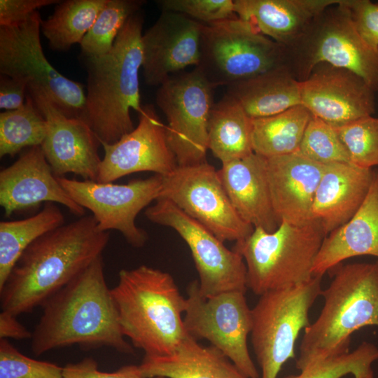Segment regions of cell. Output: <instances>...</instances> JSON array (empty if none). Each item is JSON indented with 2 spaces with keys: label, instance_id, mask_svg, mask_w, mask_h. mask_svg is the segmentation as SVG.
Here are the masks:
<instances>
[{
  "label": "cell",
  "instance_id": "cell-19",
  "mask_svg": "<svg viewBox=\"0 0 378 378\" xmlns=\"http://www.w3.org/2000/svg\"><path fill=\"white\" fill-rule=\"evenodd\" d=\"M203 25L182 14L162 11L141 37V69L147 85L160 86L186 67L197 66Z\"/></svg>",
  "mask_w": 378,
  "mask_h": 378
},
{
  "label": "cell",
  "instance_id": "cell-39",
  "mask_svg": "<svg viewBox=\"0 0 378 378\" xmlns=\"http://www.w3.org/2000/svg\"><path fill=\"white\" fill-rule=\"evenodd\" d=\"M354 25L362 38L378 49V3L370 0H346Z\"/></svg>",
  "mask_w": 378,
  "mask_h": 378
},
{
  "label": "cell",
  "instance_id": "cell-40",
  "mask_svg": "<svg viewBox=\"0 0 378 378\" xmlns=\"http://www.w3.org/2000/svg\"><path fill=\"white\" fill-rule=\"evenodd\" d=\"M63 378H146L139 365H125L113 372H102L97 363L92 358H85L76 363H69L63 368ZM153 378H164L156 377Z\"/></svg>",
  "mask_w": 378,
  "mask_h": 378
},
{
  "label": "cell",
  "instance_id": "cell-15",
  "mask_svg": "<svg viewBox=\"0 0 378 378\" xmlns=\"http://www.w3.org/2000/svg\"><path fill=\"white\" fill-rule=\"evenodd\" d=\"M57 179L74 202L92 213L100 231L117 230L131 246H144L147 233L136 225L135 219L142 209L160 197L161 175L155 174L120 185L64 176Z\"/></svg>",
  "mask_w": 378,
  "mask_h": 378
},
{
  "label": "cell",
  "instance_id": "cell-24",
  "mask_svg": "<svg viewBox=\"0 0 378 378\" xmlns=\"http://www.w3.org/2000/svg\"><path fill=\"white\" fill-rule=\"evenodd\" d=\"M360 255L378 258V172L359 209L323 240L312 275L323 276L344 260Z\"/></svg>",
  "mask_w": 378,
  "mask_h": 378
},
{
  "label": "cell",
  "instance_id": "cell-41",
  "mask_svg": "<svg viewBox=\"0 0 378 378\" xmlns=\"http://www.w3.org/2000/svg\"><path fill=\"white\" fill-rule=\"evenodd\" d=\"M59 0H0V26H9L27 19L38 8L57 4Z\"/></svg>",
  "mask_w": 378,
  "mask_h": 378
},
{
  "label": "cell",
  "instance_id": "cell-8",
  "mask_svg": "<svg viewBox=\"0 0 378 378\" xmlns=\"http://www.w3.org/2000/svg\"><path fill=\"white\" fill-rule=\"evenodd\" d=\"M281 66L284 46L251 22L236 16L203 25L200 59L195 67L214 88L227 87Z\"/></svg>",
  "mask_w": 378,
  "mask_h": 378
},
{
  "label": "cell",
  "instance_id": "cell-33",
  "mask_svg": "<svg viewBox=\"0 0 378 378\" xmlns=\"http://www.w3.org/2000/svg\"><path fill=\"white\" fill-rule=\"evenodd\" d=\"M143 0H108L80 43L84 57H98L111 50L127 20L145 4Z\"/></svg>",
  "mask_w": 378,
  "mask_h": 378
},
{
  "label": "cell",
  "instance_id": "cell-36",
  "mask_svg": "<svg viewBox=\"0 0 378 378\" xmlns=\"http://www.w3.org/2000/svg\"><path fill=\"white\" fill-rule=\"evenodd\" d=\"M378 360V348L364 342L352 352L316 361L301 370L299 374L284 378H341L348 374L354 377L371 369Z\"/></svg>",
  "mask_w": 378,
  "mask_h": 378
},
{
  "label": "cell",
  "instance_id": "cell-28",
  "mask_svg": "<svg viewBox=\"0 0 378 378\" xmlns=\"http://www.w3.org/2000/svg\"><path fill=\"white\" fill-rule=\"evenodd\" d=\"M252 119L236 99L225 94L212 108L208 127V147L221 163L253 153Z\"/></svg>",
  "mask_w": 378,
  "mask_h": 378
},
{
  "label": "cell",
  "instance_id": "cell-17",
  "mask_svg": "<svg viewBox=\"0 0 378 378\" xmlns=\"http://www.w3.org/2000/svg\"><path fill=\"white\" fill-rule=\"evenodd\" d=\"M46 118L48 131L41 147L57 177L73 173L97 181L102 159L99 140L83 119L63 114L41 90L27 89Z\"/></svg>",
  "mask_w": 378,
  "mask_h": 378
},
{
  "label": "cell",
  "instance_id": "cell-37",
  "mask_svg": "<svg viewBox=\"0 0 378 378\" xmlns=\"http://www.w3.org/2000/svg\"><path fill=\"white\" fill-rule=\"evenodd\" d=\"M0 378H63V368L32 359L6 339L0 340Z\"/></svg>",
  "mask_w": 378,
  "mask_h": 378
},
{
  "label": "cell",
  "instance_id": "cell-25",
  "mask_svg": "<svg viewBox=\"0 0 378 378\" xmlns=\"http://www.w3.org/2000/svg\"><path fill=\"white\" fill-rule=\"evenodd\" d=\"M342 0H234V12L282 46L297 40L310 23Z\"/></svg>",
  "mask_w": 378,
  "mask_h": 378
},
{
  "label": "cell",
  "instance_id": "cell-27",
  "mask_svg": "<svg viewBox=\"0 0 378 378\" xmlns=\"http://www.w3.org/2000/svg\"><path fill=\"white\" fill-rule=\"evenodd\" d=\"M251 119L272 116L301 104V85L285 67L227 86Z\"/></svg>",
  "mask_w": 378,
  "mask_h": 378
},
{
  "label": "cell",
  "instance_id": "cell-31",
  "mask_svg": "<svg viewBox=\"0 0 378 378\" xmlns=\"http://www.w3.org/2000/svg\"><path fill=\"white\" fill-rule=\"evenodd\" d=\"M108 0H65L41 20V31L51 49L66 51L80 43Z\"/></svg>",
  "mask_w": 378,
  "mask_h": 378
},
{
  "label": "cell",
  "instance_id": "cell-10",
  "mask_svg": "<svg viewBox=\"0 0 378 378\" xmlns=\"http://www.w3.org/2000/svg\"><path fill=\"white\" fill-rule=\"evenodd\" d=\"M41 22L37 10L20 23L0 26L1 74L24 81L27 89L43 91L66 116L83 120V85L49 62L41 43Z\"/></svg>",
  "mask_w": 378,
  "mask_h": 378
},
{
  "label": "cell",
  "instance_id": "cell-14",
  "mask_svg": "<svg viewBox=\"0 0 378 378\" xmlns=\"http://www.w3.org/2000/svg\"><path fill=\"white\" fill-rule=\"evenodd\" d=\"M153 223L174 229L186 241L199 274V287L206 296L227 291H246L247 270L243 257L171 201L159 197L145 211Z\"/></svg>",
  "mask_w": 378,
  "mask_h": 378
},
{
  "label": "cell",
  "instance_id": "cell-4",
  "mask_svg": "<svg viewBox=\"0 0 378 378\" xmlns=\"http://www.w3.org/2000/svg\"><path fill=\"white\" fill-rule=\"evenodd\" d=\"M111 293L124 336L145 356L169 355L188 335L186 298L168 272L144 265L122 270Z\"/></svg>",
  "mask_w": 378,
  "mask_h": 378
},
{
  "label": "cell",
  "instance_id": "cell-1",
  "mask_svg": "<svg viewBox=\"0 0 378 378\" xmlns=\"http://www.w3.org/2000/svg\"><path fill=\"white\" fill-rule=\"evenodd\" d=\"M109 239L92 215L41 236L23 252L0 288L1 310L17 316L41 306L102 256Z\"/></svg>",
  "mask_w": 378,
  "mask_h": 378
},
{
  "label": "cell",
  "instance_id": "cell-32",
  "mask_svg": "<svg viewBox=\"0 0 378 378\" xmlns=\"http://www.w3.org/2000/svg\"><path fill=\"white\" fill-rule=\"evenodd\" d=\"M47 131L46 118L27 93L21 107L0 113V157H13L24 148L41 146Z\"/></svg>",
  "mask_w": 378,
  "mask_h": 378
},
{
  "label": "cell",
  "instance_id": "cell-6",
  "mask_svg": "<svg viewBox=\"0 0 378 378\" xmlns=\"http://www.w3.org/2000/svg\"><path fill=\"white\" fill-rule=\"evenodd\" d=\"M284 48V66L298 81L307 79L318 64L347 69L378 91V49L360 35L346 0L332 5Z\"/></svg>",
  "mask_w": 378,
  "mask_h": 378
},
{
  "label": "cell",
  "instance_id": "cell-11",
  "mask_svg": "<svg viewBox=\"0 0 378 378\" xmlns=\"http://www.w3.org/2000/svg\"><path fill=\"white\" fill-rule=\"evenodd\" d=\"M245 293L234 290L206 296L194 280L187 288L183 323L189 335L206 340L246 377L259 378L247 344L252 313Z\"/></svg>",
  "mask_w": 378,
  "mask_h": 378
},
{
  "label": "cell",
  "instance_id": "cell-16",
  "mask_svg": "<svg viewBox=\"0 0 378 378\" xmlns=\"http://www.w3.org/2000/svg\"><path fill=\"white\" fill-rule=\"evenodd\" d=\"M139 123L130 132L113 144L100 143L104 155L97 181L111 183L126 175L153 172L165 176L178 166L167 136V127L153 105H145Z\"/></svg>",
  "mask_w": 378,
  "mask_h": 378
},
{
  "label": "cell",
  "instance_id": "cell-35",
  "mask_svg": "<svg viewBox=\"0 0 378 378\" xmlns=\"http://www.w3.org/2000/svg\"><path fill=\"white\" fill-rule=\"evenodd\" d=\"M335 128L351 164L368 169L378 165V118L368 115Z\"/></svg>",
  "mask_w": 378,
  "mask_h": 378
},
{
  "label": "cell",
  "instance_id": "cell-3",
  "mask_svg": "<svg viewBox=\"0 0 378 378\" xmlns=\"http://www.w3.org/2000/svg\"><path fill=\"white\" fill-rule=\"evenodd\" d=\"M144 18L132 15L107 54L84 57L87 91L83 120L100 143L113 144L133 130L130 110L141 112L139 73L143 64Z\"/></svg>",
  "mask_w": 378,
  "mask_h": 378
},
{
  "label": "cell",
  "instance_id": "cell-7",
  "mask_svg": "<svg viewBox=\"0 0 378 378\" xmlns=\"http://www.w3.org/2000/svg\"><path fill=\"white\" fill-rule=\"evenodd\" d=\"M326 237L316 220L304 225L282 221L272 232L254 228L247 238L236 242L232 249L245 262L248 288L260 296L309 281Z\"/></svg>",
  "mask_w": 378,
  "mask_h": 378
},
{
  "label": "cell",
  "instance_id": "cell-23",
  "mask_svg": "<svg viewBox=\"0 0 378 378\" xmlns=\"http://www.w3.org/2000/svg\"><path fill=\"white\" fill-rule=\"evenodd\" d=\"M219 178L236 211L254 228L275 231V216L267 176L266 158L255 153L222 164Z\"/></svg>",
  "mask_w": 378,
  "mask_h": 378
},
{
  "label": "cell",
  "instance_id": "cell-34",
  "mask_svg": "<svg viewBox=\"0 0 378 378\" xmlns=\"http://www.w3.org/2000/svg\"><path fill=\"white\" fill-rule=\"evenodd\" d=\"M318 163H351L345 146L335 128L326 122L312 116L297 153Z\"/></svg>",
  "mask_w": 378,
  "mask_h": 378
},
{
  "label": "cell",
  "instance_id": "cell-12",
  "mask_svg": "<svg viewBox=\"0 0 378 378\" xmlns=\"http://www.w3.org/2000/svg\"><path fill=\"white\" fill-rule=\"evenodd\" d=\"M214 90L196 67L172 76L159 86L156 104L167 119V140L178 166L206 162Z\"/></svg>",
  "mask_w": 378,
  "mask_h": 378
},
{
  "label": "cell",
  "instance_id": "cell-43",
  "mask_svg": "<svg viewBox=\"0 0 378 378\" xmlns=\"http://www.w3.org/2000/svg\"><path fill=\"white\" fill-rule=\"evenodd\" d=\"M30 332L16 318V316L1 311L0 313V337L1 339L13 338L22 340L31 337Z\"/></svg>",
  "mask_w": 378,
  "mask_h": 378
},
{
  "label": "cell",
  "instance_id": "cell-38",
  "mask_svg": "<svg viewBox=\"0 0 378 378\" xmlns=\"http://www.w3.org/2000/svg\"><path fill=\"white\" fill-rule=\"evenodd\" d=\"M162 11L182 14L204 24H209L237 16L234 0H160Z\"/></svg>",
  "mask_w": 378,
  "mask_h": 378
},
{
  "label": "cell",
  "instance_id": "cell-20",
  "mask_svg": "<svg viewBox=\"0 0 378 378\" xmlns=\"http://www.w3.org/2000/svg\"><path fill=\"white\" fill-rule=\"evenodd\" d=\"M43 202L61 204L80 217L85 209L58 182L41 146L31 147L0 172V205L9 216L37 208Z\"/></svg>",
  "mask_w": 378,
  "mask_h": 378
},
{
  "label": "cell",
  "instance_id": "cell-30",
  "mask_svg": "<svg viewBox=\"0 0 378 378\" xmlns=\"http://www.w3.org/2000/svg\"><path fill=\"white\" fill-rule=\"evenodd\" d=\"M64 223V216L55 203H46L30 217L0 222V288L19 258L36 239Z\"/></svg>",
  "mask_w": 378,
  "mask_h": 378
},
{
  "label": "cell",
  "instance_id": "cell-2",
  "mask_svg": "<svg viewBox=\"0 0 378 378\" xmlns=\"http://www.w3.org/2000/svg\"><path fill=\"white\" fill-rule=\"evenodd\" d=\"M42 316L31 337L35 356L78 344L85 349L112 347L132 354L104 276L102 255L41 305Z\"/></svg>",
  "mask_w": 378,
  "mask_h": 378
},
{
  "label": "cell",
  "instance_id": "cell-9",
  "mask_svg": "<svg viewBox=\"0 0 378 378\" xmlns=\"http://www.w3.org/2000/svg\"><path fill=\"white\" fill-rule=\"evenodd\" d=\"M322 277L268 291L251 309V338L261 378H276L283 365L295 357V342L310 324L309 312L321 294Z\"/></svg>",
  "mask_w": 378,
  "mask_h": 378
},
{
  "label": "cell",
  "instance_id": "cell-21",
  "mask_svg": "<svg viewBox=\"0 0 378 378\" xmlns=\"http://www.w3.org/2000/svg\"><path fill=\"white\" fill-rule=\"evenodd\" d=\"M325 167L298 153L266 158L272 206L279 224L313 220L314 199Z\"/></svg>",
  "mask_w": 378,
  "mask_h": 378
},
{
  "label": "cell",
  "instance_id": "cell-26",
  "mask_svg": "<svg viewBox=\"0 0 378 378\" xmlns=\"http://www.w3.org/2000/svg\"><path fill=\"white\" fill-rule=\"evenodd\" d=\"M139 367L146 378H248L218 349L189 335L172 354L145 356Z\"/></svg>",
  "mask_w": 378,
  "mask_h": 378
},
{
  "label": "cell",
  "instance_id": "cell-22",
  "mask_svg": "<svg viewBox=\"0 0 378 378\" xmlns=\"http://www.w3.org/2000/svg\"><path fill=\"white\" fill-rule=\"evenodd\" d=\"M376 172L351 163L326 164L317 187L312 218L326 236L346 223L359 209Z\"/></svg>",
  "mask_w": 378,
  "mask_h": 378
},
{
  "label": "cell",
  "instance_id": "cell-44",
  "mask_svg": "<svg viewBox=\"0 0 378 378\" xmlns=\"http://www.w3.org/2000/svg\"><path fill=\"white\" fill-rule=\"evenodd\" d=\"M354 378H374L373 371L371 368L365 372H363L355 376Z\"/></svg>",
  "mask_w": 378,
  "mask_h": 378
},
{
  "label": "cell",
  "instance_id": "cell-5",
  "mask_svg": "<svg viewBox=\"0 0 378 378\" xmlns=\"http://www.w3.org/2000/svg\"><path fill=\"white\" fill-rule=\"evenodd\" d=\"M330 285L322 290L323 306L305 329L296 368L349 352L351 335L378 326V260L337 266ZM334 268V269H335Z\"/></svg>",
  "mask_w": 378,
  "mask_h": 378
},
{
  "label": "cell",
  "instance_id": "cell-13",
  "mask_svg": "<svg viewBox=\"0 0 378 378\" xmlns=\"http://www.w3.org/2000/svg\"><path fill=\"white\" fill-rule=\"evenodd\" d=\"M162 177L159 197L171 201L222 241H242L254 230L236 211L217 170L207 162L177 166Z\"/></svg>",
  "mask_w": 378,
  "mask_h": 378
},
{
  "label": "cell",
  "instance_id": "cell-18",
  "mask_svg": "<svg viewBox=\"0 0 378 378\" xmlns=\"http://www.w3.org/2000/svg\"><path fill=\"white\" fill-rule=\"evenodd\" d=\"M300 85L301 104L334 127L374 113L375 92L347 69L319 64Z\"/></svg>",
  "mask_w": 378,
  "mask_h": 378
},
{
  "label": "cell",
  "instance_id": "cell-29",
  "mask_svg": "<svg viewBox=\"0 0 378 378\" xmlns=\"http://www.w3.org/2000/svg\"><path fill=\"white\" fill-rule=\"evenodd\" d=\"M312 116L300 104L272 116L252 119L253 152L265 158L297 153Z\"/></svg>",
  "mask_w": 378,
  "mask_h": 378
},
{
  "label": "cell",
  "instance_id": "cell-42",
  "mask_svg": "<svg viewBox=\"0 0 378 378\" xmlns=\"http://www.w3.org/2000/svg\"><path fill=\"white\" fill-rule=\"evenodd\" d=\"M27 95V85L22 80L5 75L0 76V108L13 111L21 107Z\"/></svg>",
  "mask_w": 378,
  "mask_h": 378
}]
</instances>
